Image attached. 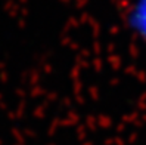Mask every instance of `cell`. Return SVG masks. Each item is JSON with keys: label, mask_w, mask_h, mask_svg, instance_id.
I'll list each match as a JSON object with an SVG mask.
<instances>
[{"label": "cell", "mask_w": 146, "mask_h": 145, "mask_svg": "<svg viewBox=\"0 0 146 145\" xmlns=\"http://www.w3.org/2000/svg\"><path fill=\"white\" fill-rule=\"evenodd\" d=\"M124 24L131 36L146 45V0H130L124 11Z\"/></svg>", "instance_id": "obj_1"}]
</instances>
